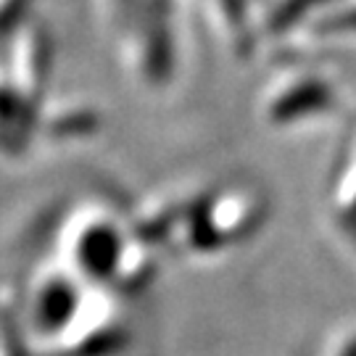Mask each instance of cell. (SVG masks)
I'll use <instances>...</instances> for the list:
<instances>
[{"label":"cell","mask_w":356,"mask_h":356,"mask_svg":"<svg viewBox=\"0 0 356 356\" xmlns=\"http://www.w3.org/2000/svg\"><path fill=\"white\" fill-rule=\"evenodd\" d=\"M314 3H322V0H288V3H282L277 13H275V26H288L293 24L306 8H312Z\"/></svg>","instance_id":"2"},{"label":"cell","mask_w":356,"mask_h":356,"mask_svg":"<svg viewBox=\"0 0 356 356\" xmlns=\"http://www.w3.org/2000/svg\"><path fill=\"white\" fill-rule=\"evenodd\" d=\"M325 103V90L322 88H301L296 95H291L288 101L280 103V111H277V116H296L298 111H312V108H317V106H322Z\"/></svg>","instance_id":"1"}]
</instances>
